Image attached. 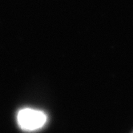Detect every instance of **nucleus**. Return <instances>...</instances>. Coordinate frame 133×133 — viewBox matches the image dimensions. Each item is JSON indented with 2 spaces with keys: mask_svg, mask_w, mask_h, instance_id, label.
<instances>
[{
  "mask_svg": "<svg viewBox=\"0 0 133 133\" xmlns=\"http://www.w3.org/2000/svg\"><path fill=\"white\" fill-rule=\"evenodd\" d=\"M47 122L46 114L39 110L23 108L17 114V123L24 131H35L45 126Z\"/></svg>",
  "mask_w": 133,
  "mask_h": 133,
  "instance_id": "f257e3e1",
  "label": "nucleus"
}]
</instances>
